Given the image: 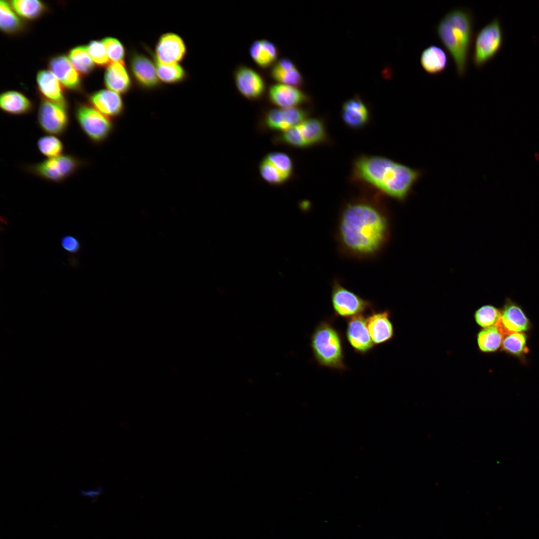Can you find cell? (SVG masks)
Masks as SVG:
<instances>
[{
    "label": "cell",
    "instance_id": "4",
    "mask_svg": "<svg viewBox=\"0 0 539 539\" xmlns=\"http://www.w3.org/2000/svg\"><path fill=\"white\" fill-rule=\"evenodd\" d=\"M310 340L313 355L318 365L340 371L347 369L341 335L330 321L319 322Z\"/></svg>",
    "mask_w": 539,
    "mask_h": 539
},
{
    "label": "cell",
    "instance_id": "35",
    "mask_svg": "<svg viewBox=\"0 0 539 539\" xmlns=\"http://www.w3.org/2000/svg\"><path fill=\"white\" fill-rule=\"evenodd\" d=\"M501 317V310L492 305H485L478 308L474 317L476 324L482 328L497 326Z\"/></svg>",
    "mask_w": 539,
    "mask_h": 539
},
{
    "label": "cell",
    "instance_id": "9",
    "mask_svg": "<svg viewBox=\"0 0 539 539\" xmlns=\"http://www.w3.org/2000/svg\"><path fill=\"white\" fill-rule=\"evenodd\" d=\"M331 300L335 316L347 319L367 310H373L371 301L348 289L336 279L332 283Z\"/></svg>",
    "mask_w": 539,
    "mask_h": 539
},
{
    "label": "cell",
    "instance_id": "18",
    "mask_svg": "<svg viewBox=\"0 0 539 539\" xmlns=\"http://www.w3.org/2000/svg\"><path fill=\"white\" fill-rule=\"evenodd\" d=\"M390 315L387 310L379 312L373 310L367 316V328L374 345L386 343L393 338L394 329Z\"/></svg>",
    "mask_w": 539,
    "mask_h": 539
},
{
    "label": "cell",
    "instance_id": "28",
    "mask_svg": "<svg viewBox=\"0 0 539 539\" xmlns=\"http://www.w3.org/2000/svg\"><path fill=\"white\" fill-rule=\"evenodd\" d=\"M504 337L497 326L482 328L476 336L478 348L484 353L496 352L501 347Z\"/></svg>",
    "mask_w": 539,
    "mask_h": 539
},
{
    "label": "cell",
    "instance_id": "24",
    "mask_svg": "<svg viewBox=\"0 0 539 539\" xmlns=\"http://www.w3.org/2000/svg\"><path fill=\"white\" fill-rule=\"evenodd\" d=\"M270 75L278 83L299 87L303 83V78L293 61L282 58L271 67Z\"/></svg>",
    "mask_w": 539,
    "mask_h": 539
},
{
    "label": "cell",
    "instance_id": "33",
    "mask_svg": "<svg viewBox=\"0 0 539 539\" xmlns=\"http://www.w3.org/2000/svg\"><path fill=\"white\" fill-rule=\"evenodd\" d=\"M501 349L511 355L521 356L529 351L527 337L523 332H516L504 335Z\"/></svg>",
    "mask_w": 539,
    "mask_h": 539
},
{
    "label": "cell",
    "instance_id": "38",
    "mask_svg": "<svg viewBox=\"0 0 539 539\" xmlns=\"http://www.w3.org/2000/svg\"><path fill=\"white\" fill-rule=\"evenodd\" d=\"M110 60L114 62H124L125 50L122 43L117 39L107 37L102 40Z\"/></svg>",
    "mask_w": 539,
    "mask_h": 539
},
{
    "label": "cell",
    "instance_id": "39",
    "mask_svg": "<svg viewBox=\"0 0 539 539\" xmlns=\"http://www.w3.org/2000/svg\"><path fill=\"white\" fill-rule=\"evenodd\" d=\"M86 47L91 59L97 65L103 67L109 64L110 60L102 41L92 40Z\"/></svg>",
    "mask_w": 539,
    "mask_h": 539
},
{
    "label": "cell",
    "instance_id": "1",
    "mask_svg": "<svg viewBox=\"0 0 539 539\" xmlns=\"http://www.w3.org/2000/svg\"><path fill=\"white\" fill-rule=\"evenodd\" d=\"M379 197L361 196L348 201L338 219L335 239L339 253L358 260L375 258L390 235L387 209Z\"/></svg>",
    "mask_w": 539,
    "mask_h": 539
},
{
    "label": "cell",
    "instance_id": "32",
    "mask_svg": "<svg viewBox=\"0 0 539 539\" xmlns=\"http://www.w3.org/2000/svg\"><path fill=\"white\" fill-rule=\"evenodd\" d=\"M158 77L166 84H175L182 81L186 77L185 69L178 63L161 64L155 62Z\"/></svg>",
    "mask_w": 539,
    "mask_h": 539
},
{
    "label": "cell",
    "instance_id": "23",
    "mask_svg": "<svg viewBox=\"0 0 539 539\" xmlns=\"http://www.w3.org/2000/svg\"><path fill=\"white\" fill-rule=\"evenodd\" d=\"M36 81L40 94L43 99L61 104H67L62 85L50 71L40 70L37 74Z\"/></svg>",
    "mask_w": 539,
    "mask_h": 539
},
{
    "label": "cell",
    "instance_id": "37",
    "mask_svg": "<svg viewBox=\"0 0 539 539\" xmlns=\"http://www.w3.org/2000/svg\"><path fill=\"white\" fill-rule=\"evenodd\" d=\"M259 171L262 178L270 184L279 185L288 179L265 158L261 161Z\"/></svg>",
    "mask_w": 539,
    "mask_h": 539
},
{
    "label": "cell",
    "instance_id": "21",
    "mask_svg": "<svg viewBox=\"0 0 539 539\" xmlns=\"http://www.w3.org/2000/svg\"><path fill=\"white\" fill-rule=\"evenodd\" d=\"M104 81L109 90L118 94L127 92L131 87V78L124 62L109 64L105 71Z\"/></svg>",
    "mask_w": 539,
    "mask_h": 539
},
{
    "label": "cell",
    "instance_id": "26",
    "mask_svg": "<svg viewBox=\"0 0 539 539\" xmlns=\"http://www.w3.org/2000/svg\"><path fill=\"white\" fill-rule=\"evenodd\" d=\"M0 107L5 113L12 115H22L31 113L34 109L32 102L21 92L8 91L0 96Z\"/></svg>",
    "mask_w": 539,
    "mask_h": 539
},
{
    "label": "cell",
    "instance_id": "11",
    "mask_svg": "<svg viewBox=\"0 0 539 539\" xmlns=\"http://www.w3.org/2000/svg\"><path fill=\"white\" fill-rule=\"evenodd\" d=\"M235 86L241 95L250 100L261 98L266 91V84L262 76L252 68L243 64L238 65L233 73Z\"/></svg>",
    "mask_w": 539,
    "mask_h": 539
},
{
    "label": "cell",
    "instance_id": "12",
    "mask_svg": "<svg viewBox=\"0 0 539 539\" xmlns=\"http://www.w3.org/2000/svg\"><path fill=\"white\" fill-rule=\"evenodd\" d=\"M308 112L300 107L271 109L264 116L266 127L272 130L284 132L308 118Z\"/></svg>",
    "mask_w": 539,
    "mask_h": 539
},
{
    "label": "cell",
    "instance_id": "14",
    "mask_svg": "<svg viewBox=\"0 0 539 539\" xmlns=\"http://www.w3.org/2000/svg\"><path fill=\"white\" fill-rule=\"evenodd\" d=\"M360 314L348 319L346 329L347 340L356 353L367 354L375 346L367 326V316Z\"/></svg>",
    "mask_w": 539,
    "mask_h": 539
},
{
    "label": "cell",
    "instance_id": "3",
    "mask_svg": "<svg viewBox=\"0 0 539 539\" xmlns=\"http://www.w3.org/2000/svg\"><path fill=\"white\" fill-rule=\"evenodd\" d=\"M437 34L452 56L458 75L464 76L473 37V19L471 12L455 8L440 19Z\"/></svg>",
    "mask_w": 539,
    "mask_h": 539
},
{
    "label": "cell",
    "instance_id": "30",
    "mask_svg": "<svg viewBox=\"0 0 539 539\" xmlns=\"http://www.w3.org/2000/svg\"><path fill=\"white\" fill-rule=\"evenodd\" d=\"M10 4L17 14L27 19H36L45 10L44 4L38 0H13Z\"/></svg>",
    "mask_w": 539,
    "mask_h": 539
},
{
    "label": "cell",
    "instance_id": "25",
    "mask_svg": "<svg viewBox=\"0 0 539 539\" xmlns=\"http://www.w3.org/2000/svg\"><path fill=\"white\" fill-rule=\"evenodd\" d=\"M249 53L255 63L263 69L272 66L277 61L279 50L271 41L261 39L252 42Z\"/></svg>",
    "mask_w": 539,
    "mask_h": 539
},
{
    "label": "cell",
    "instance_id": "16",
    "mask_svg": "<svg viewBox=\"0 0 539 539\" xmlns=\"http://www.w3.org/2000/svg\"><path fill=\"white\" fill-rule=\"evenodd\" d=\"M497 327L505 335L523 332L531 327L530 322L522 308L510 299H507L501 310V317Z\"/></svg>",
    "mask_w": 539,
    "mask_h": 539
},
{
    "label": "cell",
    "instance_id": "36",
    "mask_svg": "<svg viewBox=\"0 0 539 539\" xmlns=\"http://www.w3.org/2000/svg\"><path fill=\"white\" fill-rule=\"evenodd\" d=\"M265 158L288 179L291 177L293 165L291 158L288 155L282 152H275L268 154Z\"/></svg>",
    "mask_w": 539,
    "mask_h": 539
},
{
    "label": "cell",
    "instance_id": "7",
    "mask_svg": "<svg viewBox=\"0 0 539 539\" xmlns=\"http://www.w3.org/2000/svg\"><path fill=\"white\" fill-rule=\"evenodd\" d=\"M504 33L497 17L477 33L472 52V62L477 68H482L493 59L502 48Z\"/></svg>",
    "mask_w": 539,
    "mask_h": 539
},
{
    "label": "cell",
    "instance_id": "15",
    "mask_svg": "<svg viewBox=\"0 0 539 539\" xmlns=\"http://www.w3.org/2000/svg\"><path fill=\"white\" fill-rule=\"evenodd\" d=\"M129 66L133 77L141 87L151 89L159 85L155 63L148 56L132 52L130 56Z\"/></svg>",
    "mask_w": 539,
    "mask_h": 539
},
{
    "label": "cell",
    "instance_id": "29",
    "mask_svg": "<svg viewBox=\"0 0 539 539\" xmlns=\"http://www.w3.org/2000/svg\"><path fill=\"white\" fill-rule=\"evenodd\" d=\"M0 27L2 31L15 34L22 29L23 23L10 3L5 0H0Z\"/></svg>",
    "mask_w": 539,
    "mask_h": 539
},
{
    "label": "cell",
    "instance_id": "2",
    "mask_svg": "<svg viewBox=\"0 0 539 539\" xmlns=\"http://www.w3.org/2000/svg\"><path fill=\"white\" fill-rule=\"evenodd\" d=\"M422 174L419 169L380 156H360L353 166L355 180L399 202L407 198Z\"/></svg>",
    "mask_w": 539,
    "mask_h": 539
},
{
    "label": "cell",
    "instance_id": "20",
    "mask_svg": "<svg viewBox=\"0 0 539 539\" xmlns=\"http://www.w3.org/2000/svg\"><path fill=\"white\" fill-rule=\"evenodd\" d=\"M89 101L94 108L109 118L119 116L124 108L119 94L109 89H102L92 93Z\"/></svg>",
    "mask_w": 539,
    "mask_h": 539
},
{
    "label": "cell",
    "instance_id": "17",
    "mask_svg": "<svg viewBox=\"0 0 539 539\" xmlns=\"http://www.w3.org/2000/svg\"><path fill=\"white\" fill-rule=\"evenodd\" d=\"M267 95L269 101L280 108L299 107L308 101V96L298 87L281 83L270 85Z\"/></svg>",
    "mask_w": 539,
    "mask_h": 539
},
{
    "label": "cell",
    "instance_id": "8",
    "mask_svg": "<svg viewBox=\"0 0 539 539\" xmlns=\"http://www.w3.org/2000/svg\"><path fill=\"white\" fill-rule=\"evenodd\" d=\"M74 115L83 132L94 144L103 142L112 131L113 125L110 119L90 104L78 103Z\"/></svg>",
    "mask_w": 539,
    "mask_h": 539
},
{
    "label": "cell",
    "instance_id": "22",
    "mask_svg": "<svg viewBox=\"0 0 539 539\" xmlns=\"http://www.w3.org/2000/svg\"><path fill=\"white\" fill-rule=\"evenodd\" d=\"M341 116L344 123L354 129L364 127L368 123L370 117L367 106L357 97L348 100L343 104Z\"/></svg>",
    "mask_w": 539,
    "mask_h": 539
},
{
    "label": "cell",
    "instance_id": "34",
    "mask_svg": "<svg viewBox=\"0 0 539 539\" xmlns=\"http://www.w3.org/2000/svg\"><path fill=\"white\" fill-rule=\"evenodd\" d=\"M39 151L47 158L63 154L65 150L63 142L56 136L47 135L40 137L37 142Z\"/></svg>",
    "mask_w": 539,
    "mask_h": 539
},
{
    "label": "cell",
    "instance_id": "6",
    "mask_svg": "<svg viewBox=\"0 0 539 539\" xmlns=\"http://www.w3.org/2000/svg\"><path fill=\"white\" fill-rule=\"evenodd\" d=\"M327 139V132L323 120L308 118L299 124L282 132L276 140L292 147L304 148L323 144Z\"/></svg>",
    "mask_w": 539,
    "mask_h": 539
},
{
    "label": "cell",
    "instance_id": "10",
    "mask_svg": "<svg viewBox=\"0 0 539 539\" xmlns=\"http://www.w3.org/2000/svg\"><path fill=\"white\" fill-rule=\"evenodd\" d=\"M70 118L67 104L43 99L39 105L37 123L43 132L56 136L64 135L70 125Z\"/></svg>",
    "mask_w": 539,
    "mask_h": 539
},
{
    "label": "cell",
    "instance_id": "31",
    "mask_svg": "<svg viewBox=\"0 0 539 539\" xmlns=\"http://www.w3.org/2000/svg\"><path fill=\"white\" fill-rule=\"evenodd\" d=\"M68 58L75 69L82 75L89 74L94 68V63L86 46H79L71 49Z\"/></svg>",
    "mask_w": 539,
    "mask_h": 539
},
{
    "label": "cell",
    "instance_id": "13",
    "mask_svg": "<svg viewBox=\"0 0 539 539\" xmlns=\"http://www.w3.org/2000/svg\"><path fill=\"white\" fill-rule=\"evenodd\" d=\"M187 49L182 38L173 32L159 37L155 47V61L161 64L178 63L185 57Z\"/></svg>",
    "mask_w": 539,
    "mask_h": 539
},
{
    "label": "cell",
    "instance_id": "5",
    "mask_svg": "<svg viewBox=\"0 0 539 539\" xmlns=\"http://www.w3.org/2000/svg\"><path fill=\"white\" fill-rule=\"evenodd\" d=\"M88 162L71 154L47 158L39 162L27 164L23 170L42 179L61 183L71 177Z\"/></svg>",
    "mask_w": 539,
    "mask_h": 539
},
{
    "label": "cell",
    "instance_id": "19",
    "mask_svg": "<svg viewBox=\"0 0 539 539\" xmlns=\"http://www.w3.org/2000/svg\"><path fill=\"white\" fill-rule=\"evenodd\" d=\"M48 67L50 71L65 87L72 90L80 88V75L67 56L60 55L52 57L49 62Z\"/></svg>",
    "mask_w": 539,
    "mask_h": 539
},
{
    "label": "cell",
    "instance_id": "40",
    "mask_svg": "<svg viewBox=\"0 0 539 539\" xmlns=\"http://www.w3.org/2000/svg\"><path fill=\"white\" fill-rule=\"evenodd\" d=\"M61 245L65 251L71 254H76L81 248L79 240L72 235L63 236L61 240Z\"/></svg>",
    "mask_w": 539,
    "mask_h": 539
},
{
    "label": "cell",
    "instance_id": "27",
    "mask_svg": "<svg viewBox=\"0 0 539 539\" xmlns=\"http://www.w3.org/2000/svg\"><path fill=\"white\" fill-rule=\"evenodd\" d=\"M420 62L426 73L430 75H437L447 68L448 57L443 49L436 45H430L421 53Z\"/></svg>",
    "mask_w": 539,
    "mask_h": 539
}]
</instances>
